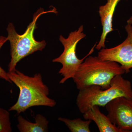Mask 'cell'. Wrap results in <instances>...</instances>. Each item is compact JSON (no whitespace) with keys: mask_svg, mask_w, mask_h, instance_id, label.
<instances>
[{"mask_svg":"<svg viewBox=\"0 0 132 132\" xmlns=\"http://www.w3.org/2000/svg\"><path fill=\"white\" fill-rule=\"evenodd\" d=\"M7 73L10 81L20 90L17 101L9 111H15L20 114L33 106H43L52 108L56 105V101L48 97L49 89L43 82L40 73L35 74L31 77L16 69L13 72L8 71Z\"/></svg>","mask_w":132,"mask_h":132,"instance_id":"1","label":"cell"},{"mask_svg":"<svg viewBox=\"0 0 132 132\" xmlns=\"http://www.w3.org/2000/svg\"><path fill=\"white\" fill-rule=\"evenodd\" d=\"M125 73V70L117 62L90 56L85 59L72 79L79 90L92 85L106 89L115 76Z\"/></svg>","mask_w":132,"mask_h":132,"instance_id":"2","label":"cell"},{"mask_svg":"<svg viewBox=\"0 0 132 132\" xmlns=\"http://www.w3.org/2000/svg\"><path fill=\"white\" fill-rule=\"evenodd\" d=\"M121 97L132 99V88L130 81L119 75L112 79L108 89H102L100 86L92 85L79 90L76 105L79 111L83 114L93 106L105 107L112 100Z\"/></svg>","mask_w":132,"mask_h":132,"instance_id":"3","label":"cell"},{"mask_svg":"<svg viewBox=\"0 0 132 132\" xmlns=\"http://www.w3.org/2000/svg\"><path fill=\"white\" fill-rule=\"evenodd\" d=\"M48 13H57L55 8L48 11H44L40 8L35 13L32 21L27 28L25 32L20 35L17 32L13 23L10 22L7 28V38L10 45L11 59L8 65L9 72L16 70L15 67L19 61L29 55L38 51H42L45 48L46 43L45 40L38 42L35 40L34 33L36 28V21L42 15Z\"/></svg>","mask_w":132,"mask_h":132,"instance_id":"4","label":"cell"},{"mask_svg":"<svg viewBox=\"0 0 132 132\" xmlns=\"http://www.w3.org/2000/svg\"><path fill=\"white\" fill-rule=\"evenodd\" d=\"M83 26L81 25L78 30L71 32L67 38H64L62 35L60 36L59 40L64 46V51L59 57L54 59L52 61L53 62H59L62 65V67L59 72L63 76L60 81V84H63L69 79L73 78L85 59L94 51L96 44L82 59H78L76 55L77 44L86 36V35L83 32Z\"/></svg>","mask_w":132,"mask_h":132,"instance_id":"5","label":"cell"},{"mask_svg":"<svg viewBox=\"0 0 132 132\" xmlns=\"http://www.w3.org/2000/svg\"><path fill=\"white\" fill-rule=\"evenodd\" d=\"M127 38L119 45L111 48H102L98 57L104 61H111L120 64L125 73L130 72L132 68V26L127 24L125 27Z\"/></svg>","mask_w":132,"mask_h":132,"instance_id":"6","label":"cell"},{"mask_svg":"<svg viewBox=\"0 0 132 132\" xmlns=\"http://www.w3.org/2000/svg\"><path fill=\"white\" fill-rule=\"evenodd\" d=\"M107 116L122 132H132V99L119 97L105 106Z\"/></svg>","mask_w":132,"mask_h":132,"instance_id":"7","label":"cell"},{"mask_svg":"<svg viewBox=\"0 0 132 132\" xmlns=\"http://www.w3.org/2000/svg\"><path fill=\"white\" fill-rule=\"evenodd\" d=\"M121 0H107L105 5L99 7L98 13L102 27L100 39L95 46V49L100 50L105 48L106 39L109 33L113 31V17L115 9Z\"/></svg>","mask_w":132,"mask_h":132,"instance_id":"8","label":"cell"},{"mask_svg":"<svg viewBox=\"0 0 132 132\" xmlns=\"http://www.w3.org/2000/svg\"><path fill=\"white\" fill-rule=\"evenodd\" d=\"M82 114L86 120L94 121L100 132H122L111 122L107 116L101 112L98 106H92Z\"/></svg>","mask_w":132,"mask_h":132,"instance_id":"9","label":"cell"},{"mask_svg":"<svg viewBox=\"0 0 132 132\" xmlns=\"http://www.w3.org/2000/svg\"><path fill=\"white\" fill-rule=\"evenodd\" d=\"M35 122L26 119L21 116L17 118V127L20 132H46L48 131L49 121L44 116L38 114L36 116Z\"/></svg>","mask_w":132,"mask_h":132,"instance_id":"10","label":"cell"},{"mask_svg":"<svg viewBox=\"0 0 132 132\" xmlns=\"http://www.w3.org/2000/svg\"><path fill=\"white\" fill-rule=\"evenodd\" d=\"M58 120L63 122L72 132H90L91 120H82L80 118L71 120L60 117Z\"/></svg>","mask_w":132,"mask_h":132,"instance_id":"11","label":"cell"},{"mask_svg":"<svg viewBox=\"0 0 132 132\" xmlns=\"http://www.w3.org/2000/svg\"><path fill=\"white\" fill-rule=\"evenodd\" d=\"M12 131L9 112L0 107V132H11Z\"/></svg>","mask_w":132,"mask_h":132,"instance_id":"12","label":"cell"},{"mask_svg":"<svg viewBox=\"0 0 132 132\" xmlns=\"http://www.w3.org/2000/svg\"><path fill=\"white\" fill-rule=\"evenodd\" d=\"M8 41L7 38L3 36H0V50L3 45ZM0 78L3 79L8 82L12 83V81L8 76L7 72L0 66Z\"/></svg>","mask_w":132,"mask_h":132,"instance_id":"13","label":"cell"},{"mask_svg":"<svg viewBox=\"0 0 132 132\" xmlns=\"http://www.w3.org/2000/svg\"><path fill=\"white\" fill-rule=\"evenodd\" d=\"M127 23L128 24H132V16L127 20Z\"/></svg>","mask_w":132,"mask_h":132,"instance_id":"14","label":"cell"}]
</instances>
